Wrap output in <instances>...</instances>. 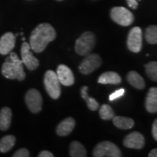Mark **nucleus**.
<instances>
[{
  "label": "nucleus",
  "instance_id": "nucleus-17",
  "mask_svg": "<svg viewBox=\"0 0 157 157\" xmlns=\"http://www.w3.org/2000/svg\"><path fill=\"white\" fill-rule=\"evenodd\" d=\"M127 80L129 84L137 90H143L146 87V82L137 72L131 71L127 75Z\"/></svg>",
  "mask_w": 157,
  "mask_h": 157
},
{
  "label": "nucleus",
  "instance_id": "nucleus-33",
  "mask_svg": "<svg viewBox=\"0 0 157 157\" xmlns=\"http://www.w3.org/2000/svg\"><path fill=\"white\" fill-rule=\"evenodd\" d=\"M57 1H63V0H57Z\"/></svg>",
  "mask_w": 157,
  "mask_h": 157
},
{
  "label": "nucleus",
  "instance_id": "nucleus-30",
  "mask_svg": "<svg viewBox=\"0 0 157 157\" xmlns=\"http://www.w3.org/2000/svg\"><path fill=\"white\" fill-rule=\"evenodd\" d=\"M39 157H53L54 155L48 151H42L38 155Z\"/></svg>",
  "mask_w": 157,
  "mask_h": 157
},
{
  "label": "nucleus",
  "instance_id": "nucleus-31",
  "mask_svg": "<svg viewBox=\"0 0 157 157\" xmlns=\"http://www.w3.org/2000/svg\"><path fill=\"white\" fill-rule=\"evenodd\" d=\"M149 157H156L157 156V149L154 148L153 150L151 151V152L148 154Z\"/></svg>",
  "mask_w": 157,
  "mask_h": 157
},
{
  "label": "nucleus",
  "instance_id": "nucleus-15",
  "mask_svg": "<svg viewBox=\"0 0 157 157\" xmlns=\"http://www.w3.org/2000/svg\"><path fill=\"white\" fill-rule=\"evenodd\" d=\"M147 111L154 113L157 111V88L151 87L149 89L145 102Z\"/></svg>",
  "mask_w": 157,
  "mask_h": 157
},
{
  "label": "nucleus",
  "instance_id": "nucleus-20",
  "mask_svg": "<svg viewBox=\"0 0 157 157\" xmlns=\"http://www.w3.org/2000/svg\"><path fill=\"white\" fill-rule=\"evenodd\" d=\"M69 154L71 157H86L87 151L81 143L73 141L70 145Z\"/></svg>",
  "mask_w": 157,
  "mask_h": 157
},
{
  "label": "nucleus",
  "instance_id": "nucleus-10",
  "mask_svg": "<svg viewBox=\"0 0 157 157\" xmlns=\"http://www.w3.org/2000/svg\"><path fill=\"white\" fill-rule=\"evenodd\" d=\"M21 58L23 63L30 71L36 70L39 66V61L36 57L34 56L31 51V47L29 43L24 42L21 49Z\"/></svg>",
  "mask_w": 157,
  "mask_h": 157
},
{
  "label": "nucleus",
  "instance_id": "nucleus-7",
  "mask_svg": "<svg viewBox=\"0 0 157 157\" xmlns=\"http://www.w3.org/2000/svg\"><path fill=\"white\" fill-rule=\"evenodd\" d=\"M102 63L103 61L99 55L90 53L86 56L85 58L78 66V70L82 74L87 75V74L93 73L96 69L101 67Z\"/></svg>",
  "mask_w": 157,
  "mask_h": 157
},
{
  "label": "nucleus",
  "instance_id": "nucleus-24",
  "mask_svg": "<svg viewBox=\"0 0 157 157\" xmlns=\"http://www.w3.org/2000/svg\"><path fill=\"white\" fill-rule=\"evenodd\" d=\"M145 38L147 42L151 44H156L157 43V26L152 25L146 29Z\"/></svg>",
  "mask_w": 157,
  "mask_h": 157
},
{
  "label": "nucleus",
  "instance_id": "nucleus-28",
  "mask_svg": "<svg viewBox=\"0 0 157 157\" xmlns=\"http://www.w3.org/2000/svg\"><path fill=\"white\" fill-rule=\"evenodd\" d=\"M127 5L133 10H136L138 7V2L137 0H126Z\"/></svg>",
  "mask_w": 157,
  "mask_h": 157
},
{
  "label": "nucleus",
  "instance_id": "nucleus-12",
  "mask_svg": "<svg viewBox=\"0 0 157 157\" xmlns=\"http://www.w3.org/2000/svg\"><path fill=\"white\" fill-rule=\"evenodd\" d=\"M56 74L60 84L68 87L74 84L75 78H74L73 72L71 70V68L66 65L61 64L58 66Z\"/></svg>",
  "mask_w": 157,
  "mask_h": 157
},
{
  "label": "nucleus",
  "instance_id": "nucleus-2",
  "mask_svg": "<svg viewBox=\"0 0 157 157\" xmlns=\"http://www.w3.org/2000/svg\"><path fill=\"white\" fill-rule=\"evenodd\" d=\"M2 74L5 78L9 79H17L23 81L25 78L23 69V63L14 52H11L9 57L2 66Z\"/></svg>",
  "mask_w": 157,
  "mask_h": 157
},
{
  "label": "nucleus",
  "instance_id": "nucleus-18",
  "mask_svg": "<svg viewBox=\"0 0 157 157\" xmlns=\"http://www.w3.org/2000/svg\"><path fill=\"white\" fill-rule=\"evenodd\" d=\"M12 111L8 107H4L0 110V129L7 130L10 127L12 121Z\"/></svg>",
  "mask_w": 157,
  "mask_h": 157
},
{
  "label": "nucleus",
  "instance_id": "nucleus-3",
  "mask_svg": "<svg viewBox=\"0 0 157 157\" xmlns=\"http://www.w3.org/2000/svg\"><path fill=\"white\" fill-rule=\"evenodd\" d=\"M96 44L95 35L91 31H85L76 39L75 51L78 55L86 56L91 53Z\"/></svg>",
  "mask_w": 157,
  "mask_h": 157
},
{
  "label": "nucleus",
  "instance_id": "nucleus-29",
  "mask_svg": "<svg viewBox=\"0 0 157 157\" xmlns=\"http://www.w3.org/2000/svg\"><path fill=\"white\" fill-rule=\"evenodd\" d=\"M152 135L154 140H157V120L155 119L152 125Z\"/></svg>",
  "mask_w": 157,
  "mask_h": 157
},
{
  "label": "nucleus",
  "instance_id": "nucleus-21",
  "mask_svg": "<svg viewBox=\"0 0 157 157\" xmlns=\"http://www.w3.org/2000/svg\"><path fill=\"white\" fill-rule=\"evenodd\" d=\"M15 137L13 135H6L0 140V152L7 153L13 148L15 144Z\"/></svg>",
  "mask_w": 157,
  "mask_h": 157
},
{
  "label": "nucleus",
  "instance_id": "nucleus-14",
  "mask_svg": "<svg viewBox=\"0 0 157 157\" xmlns=\"http://www.w3.org/2000/svg\"><path fill=\"white\" fill-rule=\"evenodd\" d=\"M76 122L74 118L68 117L59 123L56 128V133L59 136H67L74 130Z\"/></svg>",
  "mask_w": 157,
  "mask_h": 157
},
{
  "label": "nucleus",
  "instance_id": "nucleus-32",
  "mask_svg": "<svg viewBox=\"0 0 157 157\" xmlns=\"http://www.w3.org/2000/svg\"><path fill=\"white\" fill-rule=\"evenodd\" d=\"M22 40H23V41H25V37H23V38H22Z\"/></svg>",
  "mask_w": 157,
  "mask_h": 157
},
{
  "label": "nucleus",
  "instance_id": "nucleus-19",
  "mask_svg": "<svg viewBox=\"0 0 157 157\" xmlns=\"http://www.w3.org/2000/svg\"><path fill=\"white\" fill-rule=\"evenodd\" d=\"M113 124L117 128L121 129H132L135 125V121L132 119L121 116H114L113 118Z\"/></svg>",
  "mask_w": 157,
  "mask_h": 157
},
{
  "label": "nucleus",
  "instance_id": "nucleus-22",
  "mask_svg": "<svg viewBox=\"0 0 157 157\" xmlns=\"http://www.w3.org/2000/svg\"><path fill=\"white\" fill-rule=\"evenodd\" d=\"M88 87L83 86L81 89V95L82 98L84 100V101L87 103V106L91 111H96L99 108V103L96 101L95 98L89 97L87 95Z\"/></svg>",
  "mask_w": 157,
  "mask_h": 157
},
{
  "label": "nucleus",
  "instance_id": "nucleus-16",
  "mask_svg": "<svg viewBox=\"0 0 157 157\" xmlns=\"http://www.w3.org/2000/svg\"><path fill=\"white\" fill-rule=\"evenodd\" d=\"M98 82L102 84H119L121 82V78L117 72L106 71L99 76Z\"/></svg>",
  "mask_w": 157,
  "mask_h": 157
},
{
  "label": "nucleus",
  "instance_id": "nucleus-25",
  "mask_svg": "<svg viewBox=\"0 0 157 157\" xmlns=\"http://www.w3.org/2000/svg\"><path fill=\"white\" fill-rule=\"evenodd\" d=\"M146 73L147 76L156 82L157 81V63L156 61H151L145 65Z\"/></svg>",
  "mask_w": 157,
  "mask_h": 157
},
{
  "label": "nucleus",
  "instance_id": "nucleus-1",
  "mask_svg": "<svg viewBox=\"0 0 157 157\" xmlns=\"http://www.w3.org/2000/svg\"><path fill=\"white\" fill-rule=\"evenodd\" d=\"M56 31L50 23H41L31 32L30 36L31 50L40 53L47 48L48 44L56 38Z\"/></svg>",
  "mask_w": 157,
  "mask_h": 157
},
{
  "label": "nucleus",
  "instance_id": "nucleus-11",
  "mask_svg": "<svg viewBox=\"0 0 157 157\" xmlns=\"http://www.w3.org/2000/svg\"><path fill=\"white\" fill-rule=\"evenodd\" d=\"M123 144L128 148L141 149L145 146V138L140 132H132L124 137Z\"/></svg>",
  "mask_w": 157,
  "mask_h": 157
},
{
  "label": "nucleus",
  "instance_id": "nucleus-26",
  "mask_svg": "<svg viewBox=\"0 0 157 157\" xmlns=\"http://www.w3.org/2000/svg\"><path fill=\"white\" fill-rule=\"evenodd\" d=\"M125 94V90L121 88V89L116 90L114 93H111L109 95V101H113L115 100L118 99V98H120Z\"/></svg>",
  "mask_w": 157,
  "mask_h": 157
},
{
  "label": "nucleus",
  "instance_id": "nucleus-4",
  "mask_svg": "<svg viewBox=\"0 0 157 157\" xmlns=\"http://www.w3.org/2000/svg\"><path fill=\"white\" fill-rule=\"evenodd\" d=\"M44 84L47 93L52 99H58L61 94L60 83L57 74L52 70L47 71L44 77Z\"/></svg>",
  "mask_w": 157,
  "mask_h": 157
},
{
  "label": "nucleus",
  "instance_id": "nucleus-6",
  "mask_svg": "<svg viewBox=\"0 0 157 157\" xmlns=\"http://www.w3.org/2000/svg\"><path fill=\"white\" fill-rule=\"evenodd\" d=\"M112 21L122 26H129L134 22V15L128 9L124 7H114L111 10Z\"/></svg>",
  "mask_w": 157,
  "mask_h": 157
},
{
  "label": "nucleus",
  "instance_id": "nucleus-5",
  "mask_svg": "<svg viewBox=\"0 0 157 157\" xmlns=\"http://www.w3.org/2000/svg\"><path fill=\"white\" fill-rule=\"evenodd\" d=\"M93 156L95 157H121L120 149L117 145L110 141L99 143L94 148Z\"/></svg>",
  "mask_w": 157,
  "mask_h": 157
},
{
  "label": "nucleus",
  "instance_id": "nucleus-8",
  "mask_svg": "<svg viewBox=\"0 0 157 157\" xmlns=\"http://www.w3.org/2000/svg\"><path fill=\"white\" fill-rule=\"evenodd\" d=\"M127 48L131 52H140L143 46V31L140 27L135 26L129 31L127 40Z\"/></svg>",
  "mask_w": 157,
  "mask_h": 157
},
{
  "label": "nucleus",
  "instance_id": "nucleus-13",
  "mask_svg": "<svg viewBox=\"0 0 157 157\" xmlns=\"http://www.w3.org/2000/svg\"><path fill=\"white\" fill-rule=\"evenodd\" d=\"M16 36L12 32L5 33L0 38V54L2 56L10 53L15 46Z\"/></svg>",
  "mask_w": 157,
  "mask_h": 157
},
{
  "label": "nucleus",
  "instance_id": "nucleus-9",
  "mask_svg": "<svg viewBox=\"0 0 157 157\" xmlns=\"http://www.w3.org/2000/svg\"><path fill=\"white\" fill-rule=\"evenodd\" d=\"M25 101L29 109L33 113H38L42 109V96L38 90L30 89L25 96Z\"/></svg>",
  "mask_w": 157,
  "mask_h": 157
},
{
  "label": "nucleus",
  "instance_id": "nucleus-23",
  "mask_svg": "<svg viewBox=\"0 0 157 157\" xmlns=\"http://www.w3.org/2000/svg\"><path fill=\"white\" fill-rule=\"evenodd\" d=\"M99 115L103 120H111L115 116V112L111 105L103 104L100 108Z\"/></svg>",
  "mask_w": 157,
  "mask_h": 157
},
{
  "label": "nucleus",
  "instance_id": "nucleus-27",
  "mask_svg": "<svg viewBox=\"0 0 157 157\" xmlns=\"http://www.w3.org/2000/svg\"><path fill=\"white\" fill-rule=\"evenodd\" d=\"M13 157H29L30 156V152L26 148H21L17 150L14 154Z\"/></svg>",
  "mask_w": 157,
  "mask_h": 157
}]
</instances>
